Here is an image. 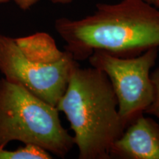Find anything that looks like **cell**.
Masks as SVG:
<instances>
[{"mask_svg": "<svg viewBox=\"0 0 159 159\" xmlns=\"http://www.w3.org/2000/svg\"><path fill=\"white\" fill-rule=\"evenodd\" d=\"M19 141L65 158L75 146L59 111L17 83L0 79V148Z\"/></svg>", "mask_w": 159, "mask_h": 159, "instance_id": "4", "label": "cell"}, {"mask_svg": "<svg viewBox=\"0 0 159 159\" xmlns=\"http://www.w3.org/2000/svg\"><path fill=\"white\" fill-rule=\"evenodd\" d=\"M74 132L79 159H110L114 143L127 125L108 77L94 67L73 71L68 87L57 105Z\"/></svg>", "mask_w": 159, "mask_h": 159, "instance_id": "2", "label": "cell"}, {"mask_svg": "<svg viewBox=\"0 0 159 159\" xmlns=\"http://www.w3.org/2000/svg\"><path fill=\"white\" fill-rule=\"evenodd\" d=\"M10 1H11V0H0V5H1V4L9 2Z\"/></svg>", "mask_w": 159, "mask_h": 159, "instance_id": "11", "label": "cell"}, {"mask_svg": "<svg viewBox=\"0 0 159 159\" xmlns=\"http://www.w3.org/2000/svg\"><path fill=\"white\" fill-rule=\"evenodd\" d=\"M50 152L34 144H25L15 150L0 148V159H50Z\"/></svg>", "mask_w": 159, "mask_h": 159, "instance_id": "7", "label": "cell"}, {"mask_svg": "<svg viewBox=\"0 0 159 159\" xmlns=\"http://www.w3.org/2000/svg\"><path fill=\"white\" fill-rule=\"evenodd\" d=\"M110 158L159 159V124L144 114L129 125L111 147Z\"/></svg>", "mask_w": 159, "mask_h": 159, "instance_id": "6", "label": "cell"}, {"mask_svg": "<svg viewBox=\"0 0 159 159\" xmlns=\"http://www.w3.org/2000/svg\"><path fill=\"white\" fill-rule=\"evenodd\" d=\"M79 66L45 32L18 38L0 34V71L4 77L53 106L57 107Z\"/></svg>", "mask_w": 159, "mask_h": 159, "instance_id": "3", "label": "cell"}, {"mask_svg": "<svg viewBox=\"0 0 159 159\" xmlns=\"http://www.w3.org/2000/svg\"><path fill=\"white\" fill-rule=\"evenodd\" d=\"M145 2L150 4V5L154 6V7L159 8V0H143Z\"/></svg>", "mask_w": 159, "mask_h": 159, "instance_id": "10", "label": "cell"}, {"mask_svg": "<svg viewBox=\"0 0 159 159\" xmlns=\"http://www.w3.org/2000/svg\"><path fill=\"white\" fill-rule=\"evenodd\" d=\"M151 80L154 87L153 100L145 111L144 114L153 115L159 119V66L150 73Z\"/></svg>", "mask_w": 159, "mask_h": 159, "instance_id": "8", "label": "cell"}, {"mask_svg": "<svg viewBox=\"0 0 159 159\" xmlns=\"http://www.w3.org/2000/svg\"><path fill=\"white\" fill-rule=\"evenodd\" d=\"M15 2L18 7L20 9L23 10V11H27V10L30 9L33 6H34L35 4H37L40 0H12ZM51 2L55 4H66L71 3L74 2L75 0H49Z\"/></svg>", "mask_w": 159, "mask_h": 159, "instance_id": "9", "label": "cell"}, {"mask_svg": "<svg viewBox=\"0 0 159 159\" xmlns=\"http://www.w3.org/2000/svg\"><path fill=\"white\" fill-rule=\"evenodd\" d=\"M159 49L152 48L136 57H120L97 50L88 60L91 66L103 71L110 80L119 113L127 126L144 114L154 97L150 70Z\"/></svg>", "mask_w": 159, "mask_h": 159, "instance_id": "5", "label": "cell"}, {"mask_svg": "<svg viewBox=\"0 0 159 159\" xmlns=\"http://www.w3.org/2000/svg\"><path fill=\"white\" fill-rule=\"evenodd\" d=\"M55 29L64 41L65 50L78 62L97 50L130 57L159 49V8L143 0L99 3L82 19H56Z\"/></svg>", "mask_w": 159, "mask_h": 159, "instance_id": "1", "label": "cell"}]
</instances>
